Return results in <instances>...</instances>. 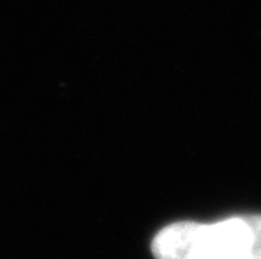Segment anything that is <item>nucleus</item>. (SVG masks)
Wrapping results in <instances>:
<instances>
[{
    "label": "nucleus",
    "mask_w": 261,
    "mask_h": 259,
    "mask_svg": "<svg viewBox=\"0 0 261 259\" xmlns=\"http://www.w3.org/2000/svg\"><path fill=\"white\" fill-rule=\"evenodd\" d=\"M253 222V229H255V257L253 259H261V216H252Z\"/></svg>",
    "instance_id": "obj_2"
},
{
    "label": "nucleus",
    "mask_w": 261,
    "mask_h": 259,
    "mask_svg": "<svg viewBox=\"0 0 261 259\" xmlns=\"http://www.w3.org/2000/svg\"><path fill=\"white\" fill-rule=\"evenodd\" d=\"M252 216L216 223L177 222L163 228L152 242L156 259H253Z\"/></svg>",
    "instance_id": "obj_1"
}]
</instances>
